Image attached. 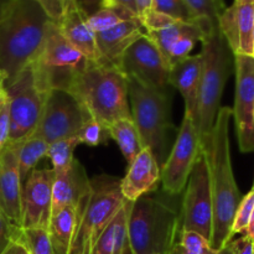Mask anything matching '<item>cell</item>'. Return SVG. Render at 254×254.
<instances>
[{"instance_id": "cell-1", "label": "cell", "mask_w": 254, "mask_h": 254, "mask_svg": "<svg viewBox=\"0 0 254 254\" xmlns=\"http://www.w3.org/2000/svg\"><path fill=\"white\" fill-rule=\"evenodd\" d=\"M232 108L221 107L211 133L201 141L210 178L213 223L211 247L215 252L232 241L231 228L236 210L242 200L233 175L230 146V122Z\"/></svg>"}, {"instance_id": "cell-2", "label": "cell", "mask_w": 254, "mask_h": 254, "mask_svg": "<svg viewBox=\"0 0 254 254\" xmlns=\"http://www.w3.org/2000/svg\"><path fill=\"white\" fill-rule=\"evenodd\" d=\"M51 20L35 0H11L0 16V73L5 84L39 57Z\"/></svg>"}, {"instance_id": "cell-3", "label": "cell", "mask_w": 254, "mask_h": 254, "mask_svg": "<svg viewBox=\"0 0 254 254\" xmlns=\"http://www.w3.org/2000/svg\"><path fill=\"white\" fill-rule=\"evenodd\" d=\"M154 192L131 203L128 245L134 254H168L178 243L180 195Z\"/></svg>"}, {"instance_id": "cell-4", "label": "cell", "mask_w": 254, "mask_h": 254, "mask_svg": "<svg viewBox=\"0 0 254 254\" xmlns=\"http://www.w3.org/2000/svg\"><path fill=\"white\" fill-rule=\"evenodd\" d=\"M66 92L107 128L118 119L131 118L128 81L117 67L89 62Z\"/></svg>"}, {"instance_id": "cell-5", "label": "cell", "mask_w": 254, "mask_h": 254, "mask_svg": "<svg viewBox=\"0 0 254 254\" xmlns=\"http://www.w3.org/2000/svg\"><path fill=\"white\" fill-rule=\"evenodd\" d=\"M131 119L140 135L143 148H149L160 169L170 149L174 130L168 92L145 86L134 77H127Z\"/></svg>"}, {"instance_id": "cell-6", "label": "cell", "mask_w": 254, "mask_h": 254, "mask_svg": "<svg viewBox=\"0 0 254 254\" xmlns=\"http://www.w3.org/2000/svg\"><path fill=\"white\" fill-rule=\"evenodd\" d=\"M200 54L202 56V74L193 123L202 141L212 130L221 109V99L231 74L233 54L218 26L203 39Z\"/></svg>"}, {"instance_id": "cell-7", "label": "cell", "mask_w": 254, "mask_h": 254, "mask_svg": "<svg viewBox=\"0 0 254 254\" xmlns=\"http://www.w3.org/2000/svg\"><path fill=\"white\" fill-rule=\"evenodd\" d=\"M124 201L119 179L109 175L92 179L88 195L77 206V226L69 254H91L101 233Z\"/></svg>"}, {"instance_id": "cell-8", "label": "cell", "mask_w": 254, "mask_h": 254, "mask_svg": "<svg viewBox=\"0 0 254 254\" xmlns=\"http://www.w3.org/2000/svg\"><path fill=\"white\" fill-rule=\"evenodd\" d=\"M88 64V60L64 39L59 26L51 21L44 47L31 66L45 89L67 91Z\"/></svg>"}, {"instance_id": "cell-9", "label": "cell", "mask_w": 254, "mask_h": 254, "mask_svg": "<svg viewBox=\"0 0 254 254\" xmlns=\"http://www.w3.org/2000/svg\"><path fill=\"white\" fill-rule=\"evenodd\" d=\"M49 92L39 82L31 64L5 84L10 113L9 144L22 143L35 133Z\"/></svg>"}, {"instance_id": "cell-10", "label": "cell", "mask_w": 254, "mask_h": 254, "mask_svg": "<svg viewBox=\"0 0 254 254\" xmlns=\"http://www.w3.org/2000/svg\"><path fill=\"white\" fill-rule=\"evenodd\" d=\"M181 202L179 230L195 231L211 241L213 223L212 195L205 156L201 154L196 161L185 188ZM179 232V233H180Z\"/></svg>"}, {"instance_id": "cell-11", "label": "cell", "mask_w": 254, "mask_h": 254, "mask_svg": "<svg viewBox=\"0 0 254 254\" xmlns=\"http://www.w3.org/2000/svg\"><path fill=\"white\" fill-rule=\"evenodd\" d=\"M89 118L86 109L71 93L52 89L47 94L41 119L32 135L40 136L49 144L78 136L79 130Z\"/></svg>"}, {"instance_id": "cell-12", "label": "cell", "mask_w": 254, "mask_h": 254, "mask_svg": "<svg viewBox=\"0 0 254 254\" xmlns=\"http://www.w3.org/2000/svg\"><path fill=\"white\" fill-rule=\"evenodd\" d=\"M202 154V145L192 118L184 114L183 123L168 159L161 168L163 190L171 195H181L196 161Z\"/></svg>"}, {"instance_id": "cell-13", "label": "cell", "mask_w": 254, "mask_h": 254, "mask_svg": "<svg viewBox=\"0 0 254 254\" xmlns=\"http://www.w3.org/2000/svg\"><path fill=\"white\" fill-rule=\"evenodd\" d=\"M119 68L151 88L168 92L170 86V67L146 32L127 49Z\"/></svg>"}, {"instance_id": "cell-14", "label": "cell", "mask_w": 254, "mask_h": 254, "mask_svg": "<svg viewBox=\"0 0 254 254\" xmlns=\"http://www.w3.org/2000/svg\"><path fill=\"white\" fill-rule=\"evenodd\" d=\"M236 93L232 117L242 153H254V59L235 55Z\"/></svg>"}, {"instance_id": "cell-15", "label": "cell", "mask_w": 254, "mask_h": 254, "mask_svg": "<svg viewBox=\"0 0 254 254\" xmlns=\"http://www.w3.org/2000/svg\"><path fill=\"white\" fill-rule=\"evenodd\" d=\"M217 26L218 25L203 19L190 22L176 20L169 26L146 32V35L156 45L171 68L179 61L190 56L196 42H202L203 39Z\"/></svg>"}, {"instance_id": "cell-16", "label": "cell", "mask_w": 254, "mask_h": 254, "mask_svg": "<svg viewBox=\"0 0 254 254\" xmlns=\"http://www.w3.org/2000/svg\"><path fill=\"white\" fill-rule=\"evenodd\" d=\"M52 169L32 170L22 185L21 228H45L51 220L52 186L55 181Z\"/></svg>"}, {"instance_id": "cell-17", "label": "cell", "mask_w": 254, "mask_h": 254, "mask_svg": "<svg viewBox=\"0 0 254 254\" xmlns=\"http://www.w3.org/2000/svg\"><path fill=\"white\" fill-rule=\"evenodd\" d=\"M218 29L235 55L252 56L254 34V2H233L218 19Z\"/></svg>"}, {"instance_id": "cell-18", "label": "cell", "mask_w": 254, "mask_h": 254, "mask_svg": "<svg viewBox=\"0 0 254 254\" xmlns=\"http://www.w3.org/2000/svg\"><path fill=\"white\" fill-rule=\"evenodd\" d=\"M22 183L17 163V144H7L0 153V210L21 228Z\"/></svg>"}, {"instance_id": "cell-19", "label": "cell", "mask_w": 254, "mask_h": 254, "mask_svg": "<svg viewBox=\"0 0 254 254\" xmlns=\"http://www.w3.org/2000/svg\"><path fill=\"white\" fill-rule=\"evenodd\" d=\"M161 181V169L149 148H143L128 165L124 179L121 180L122 195L134 202L141 196L156 191Z\"/></svg>"}, {"instance_id": "cell-20", "label": "cell", "mask_w": 254, "mask_h": 254, "mask_svg": "<svg viewBox=\"0 0 254 254\" xmlns=\"http://www.w3.org/2000/svg\"><path fill=\"white\" fill-rule=\"evenodd\" d=\"M56 25L64 39L89 62L102 64V57L96 42V34L89 26L86 11L82 9L78 0H72L62 19Z\"/></svg>"}, {"instance_id": "cell-21", "label": "cell", "mask_w": 254, "mask_h": 254, "mask_svg": "<svg viewBox=\"0 0 254 254\" xmlns=\"http://www.w3.org/2000/svg\"><path fill=\"white\" fill-rule=\"evenodd\" d=\"M144 34L145 31L139 17L126 20L104 31L97 32L96 42L102 57V64L119 68L124 52Z\"/></svg>"}, {"instance_id": "cell-22", "label": "cell", "mask_w": 254, "mask_h": 254, "mask_svg": "<svg viewBox=\"0 0 254 254\" xmlns=\"http://www.w3.org/2000/svg\"><path fill=\"white\" fill-rule=\"evenodd\" d=\"M55 175L51 217L67 206H78L88 195L91 183L84 168L76 159L67 170Z\"/></svg>"}, {"instance_id": "cell-23", "label": "cell", "mask_w": 254, "mask_h": 254, "mask_svg": "<svg viewBox=\"0 0 254 254\" xmlns=\"http://www.w3.org/2000/svg\"><path fill=\"white\" fill-rule=\"evenodd\" d=\"M202 74V56H188L170 68V86L175 87L185 102V114L193 121Z\"/></svg>"}, {"instance_id": "cell-24", "label": "cell", "mask_w": 254, "mask_h": 254, "mask_svg": "<svg viewBox=\"0 0 254 254\" xmlns=\"http://www.w3.org/2000/svg\"><path fill=\"white\" fill-rule=\"evenodd\" d=\"M131 203L128 200L124 201L121 210L101 233L91 254H117L128 242V217Z\"/></svg>"}, {"instance_id": "cell-25", "label": "cell", "mask_w": 254, "mask_h": 254, "mask_svg": "<svg viewBox=\"0 0 254 254\" xmlns=\"http://www.w3.org/2000/svg\"><path fill=\"white\" fill-rule=\"evenodd\" d=\"M77 226V206H67L50 220L49 232L54 254H69Z\"/></svg>"}, {"instance_id": "cell-26", "label": "cell", "mask_w": 254, "mask_h": 254, "mask_svg": "<svg viewBox=\"0 0 254 254\" xmlns=\"http://www.w3.org/2000/svg\"><path fill=\"white\" fill-rule=\"evenodd\" d=\"M109 134L113 140L118 144L122 154L129 164L136 158L143 149L140 135L131 118H122L108 127Z\"/></svg>"}, {"instance_id": "cell-27", "label": "cell", "mask_w": 254, "mask_h": 254, "mask_svg": "<svg viewBox=\"0 0 254 254\" xmlns=\"http://www.w3.org/2000/svg\"><path fill=\"white\" fill-rule=\"evenodd\" d=\"M50 144L37 135H31L17 144V163H19V174L22 185L26 181L27 176L35 170L40 160L47 156Z\"/></svg>"}, {"instance_id": "cell-28", "label": "cell", "mask_w": 254, "mask_h": 254, "mask_svg": "<svg viewBox=\"0 0 254 254\" xmlns=\"http://www.w3.org/2000/svg\"><path fill=\"white\" fill-rule=\"evenodd\" d=\"M134 17L138 16L133 11L127 9L126 6H122V5L101 7V9L96 10L92 14L87 15L88 24L91 29L94 31V34L104 31V30L109 29V27L116 26L119 22L134 19Z\"/></svg>"}, {"instance_id": "cell-29", "label": "cell", "mask_w": 254, "mask_h": 254, "mask_svg": "<svg viewBox=\"0 0 254 254\" xmlns=\"http://www.w3.org/2000/svg\"><path fill=\"white\" fill-rule=\"evenodd\" d=\"M78 144H81L78 136L60 139L50 144L47 158L51 160L52 170L55 171V174L67 170L73 164V151Z\"/></svg>"}, {"instance_id": "cell-30", "label": "cell", "mask_w": 254, "mask_h": 254, "mask_svg": "<svg viewBox=\"0 0 254 254\" xmlns=\"http://www.w3.org/2000/svg\"><path fill=\"white\" fill-rule=\"evenodd\" d=\"M17 241L25 246L29 254H54L49 232L45 228H21Z\"/></svg>"}, {"instance_id": "cell-31", "label": "cell", "mask_w": 254, "mask_h": 254, "mask_svg": "<svg viewBox=\"0 0 254 254\" xmlns=\"http://www.w3.org/2000/svg\"><path fill=\"white\" fill-rule=\"evenodd\" d=\"M195 19H203L218 25V19L225 11L223 0H184Z\"/></svg>"}, {"instance_id": "cell-32", "label": "cell", "mask_w": 254, "mask_h": 254, "mask_svg": "<svg viewBox=\"0 0 254 254\" xmlns=\"http://www.w3.org/2000/svg\"><path fill=\"white\" fill-rule=\"evenodd\" d=\"M78 139L81 144H87L88 146H99L107 144L111 138L108 128L101 122L89 118L78 133Z\"/></svg>"}, {"instance_id": "cell-33", "label": "cell", "mask_w": 254, "mask_h": 254, "mask_svg": "<svg viewBox=\"0 0 254 254\" xmlns=\"http://www.w3.org/2000/svg\"><path fill=\"white\" fill-rule=\"evenodd\" d=\"M254 210V188L243 196L241 200L240 205H238L237 210H236L235 218L232 222V228H231V235L236 236L238 233H245L246 230L248 228L251 223V217Z\"/></svg>"}, {"instance_id": "cell-34", "label": "cell", "mask_w": 254, "mask_h": 254, "mask_svg": "<svg viewBox=\"0 0 254 254\" xmlns=\"http://www.w3.org/2000/svg\"><path fill=\"white\" fill-rule=\"evenodd\" d=\"M151 9L180 21H195L184 0H151Z\"/></svg>"}, {"instance_id": "cell-35", "label": "cell", "mask_w": 254, "mask_h": 254, "mask_svg": "<svg viewBox=\"0 0 254 254\" xmlns=\"http://www.w3.org/2000/svg\"><path fill=\"white\" fill-rule=\"evenodd\" d=\"M178 243L190 254H217L211 247L210 241L195 231H181Z\"/></svg>"}, {"instance_id": "cell-36", "label": "cell", "mask_w": 254, "mask_h": 254, "mask_svg": "<svg viewBox=\"0 0 254 254\" xmlns=\"http://www.w3.org/2000/svg\"><path fill=\"white\" fill-rule=\"evenodd\" d=\"M21 235V228L11 222L0 210V254H2L7 246L17 241Z\"/></svg>"}, {"instance_id": "cell-37", "label": "cell", "mask_w": 254, "mask_h": 254, "mask_svg": "<svg viewBox=\"0 0 254 254\" xmlns=\"http://www.w3.org/2000/svg\"><path fill=\"white\" fill-rule=\"evenodd\" d=\"M40 5L46 16L55 24H59L60 20L66 12L72 0H35Z\"/></svg>"}, {"instance_id": "cell-38", "label": "cell", "mask_w": 254, "mask_h": 254, "mask_svg": "<svg viewBox=\"0 0 254 254\" xmlns=\"http://www.w3.org/2000/svg\"><path fill=\"white\" fill-rule=\"evenodd\" d=\"M10 136V113L9 101L6 93L0 98V153L9 144Z\"/></svg>"}, {"instance_id": "cell-39", "label": "cell", "mask_w": 254, "mask_h": 254, "mask_svg": "<svg viewBox=\"0 0 254 254\" xmlns=\"http://www.w3.org/2000/svg\"><path fill=\"white\" fill-rule=\"evenodd\" d=\"M235 254H254V241L243 235L236 241H231Z\"/></svg>"}, {"instance_id": "cell-40", "label": "cell", "mask_w": 254, "mask_h": 254, "mask_svg": "<svg viewBox=\"0 0 254 254\" xmlns=\"http://www.w3.org/2000/svg\"><path fill=\"white\" fill-rule=\"evenodd\" d=\"M2 254H29V252L20 241H14L7 246V248L2 252Z\"/></svg>"}, {"instance_id": "cell-41", "label": "cell", "mask_w": 254, "mask_h": 254, "mask_svg": "<svg viewBox=\"0 0 254 254\" xmlns=\"http://www.w3.org/2000/svg\"><path fill=\"white\" fill-rule=\"evenodd\" d=\"M134 2L138 11V17H141L151 9V0H134Z\"/></svg>"}, {"instance_id": "cell-42", "label": "cell", "mask_w": 254, "mask_h": 254, "mask_svg": "<svg viewBox=\"0 0 254 254\" xmlns=\"http://www.w3.org/2000/svg\"><path fill=\"white\" fill-rule=\"evenodd\" d=\"M168 254H190V253L186 252V251L184 250V248L181 247V246L179 245V243H176V245L174 246L173 248H171V251Z\"/></svg>"}, {"instance_id": "cell-43", "label": "cell", "mask_w": 254, "mask_h": 254, "mask_svg": "<svg viewBox=\"0 0 254 254\" xmlns=\"http://www.w3.org/2000/svg\"><path fill=\"white\" fill-rule=\"evenodd\" d=\"M217 254H235V252H233V247H232V245H231V242L228 243L227 246H225V247H223L222 250L218 251Z\"/></svg>"}, {"instance_id": "cell-44", "label": "cell", "mask_w": 254, "mask_h": 254, "mask_svg": "<svg viewBox=\"0 0 254 254\" xmlns=\"http://www.w3.org/2000/svg\"><path fill=\"white\" fill-rule=\"evenodd\" d=\"M245 236H247V237H250L251 240L254 241V221L250 226H248V228L245 232Z\"/></svg>"}, {"instance_id": "cell-45", "label": "cell", "mask_w": 254, "mask_h": 254, "mask_svg": "<svg viewBox=\"0 0 254 254\" xmlns=\"http://www.w3.org/2000/svg\"><path fill=\"white\" fill-rule=\"evenodd\" d=\"M5 94V78L1 73H0V98Z\"/></svg>"}, {"instance_id": "cell-46", "label": "cell", "mask_w": 254, "mask_h": 254, "mask_svg": "<svg viewBox=\"0 0 254 254\" xmlns=\"http://www.w3.org/2000/svg\"><path fill=\"white\" fill-rule=\"evenodd\" d=\"M117 254H134V253H133V251L130 250V247H129L128 242H127L126 245L123 246V248H122V250L119 251V252Z\"/></svg>"}, {"instance_id": "cell-47", "label": "cell", "mask_w": 254, "mask_h": 254, "mask_svg": "<svg viewBox=\"0 0 254 254\" xmlns=\"http://www.w3.org/2000/svg\"><path fill=\"white\" fill-rule=\"evenodd\" d=\"M10 1H11V0H0V16H1L2 12L5 11V9L7 7Z\"/></svg>"}, {"instance_id": "cell-48", "label": "cell", "mask_w": 254, "mask_h": 254, "mask_svg": "<svg viewBox=\"0 0 254 254\" xmlns=\"http://www.w3.org/2000/svg\"><path fill=\"white\" fill-rule=\"evenodd\" d=\"M235 2H238V4H245V2H254V0H235Z\"/></svg>"}, {"instance_id": "cell-49", "label": "cell", "mask_w": 254, "mask_h": 254, "mask_svg": "<svg viewBox=\"0 0 254 254\" xmlns=\"http://www.w3.org/2000/svg\"><path fill=\"white\" fill-rule=\"evenodd\" d=\"M252 57L254 59V34H253V54H252Z\"/></svg>"}, {"instance_id": "cell-50", "label": "cell", "mask_w": 254, "mask_h": 254, "mask_svg": "<svg viewBox=\"0 0 254 254\" xmlns=\"http://www.w3.org/2000/svg\"><path fill=\"white\" fill-rule=\"evenodd\" d=\"M253 188H254V183H253Z\"/></svg>"}]
</instances>
